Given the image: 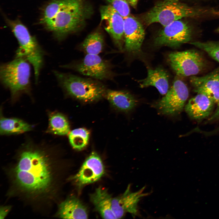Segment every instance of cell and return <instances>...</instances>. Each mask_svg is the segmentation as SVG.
<instances>
[{
  "mask_svg": "<svg viewBox=\"0 0 219 219\" xmlns=\"http://www.w3.org/2000/svg\"><path fill=\"white\" fill-rule=\"evenodd\" d=\"M0 133L2 135H17L29 131L32 125L24 120L16 118H6L1 114Z\"/></svg>",
  "mask_w": 219,
  "mask_h": 219,
  "instance_id": "21",
  "label": "cell"
},
{
  "mask_svg": "<svg viewBox=\"0 0 219 219\" xmlns=\"http://www.w3.org/2000/svg\"><path fill=\"white\" fill-rule=\"evenodd\" d=\"M19 46L16 57L26 59L33 66L35 81L37 83L43 65L44 52L36 39L31 35L27 28L19 20H7Z\"/></svg>",
  "mask_w": 219,
  "mask_h": 219,
  "instance_id": "5",
  "label": "cell"
},
{
  "mask_svg": "<svg viewBox=\"0 0 219 219\" xmlns=\"http://www.w3.org/2000/svg\"><path fill=\"white\" fill-rule=\"evenodd\" d=\"M92 11L83 0H52L45 7L40 23L61 40L80 29Z\"/></svg>",
  "mask_w": 219,
  "mask_h": 219,
  "instance_id": "2",
  "label": "cell"
},
{
  "mask_svg": "<svg viewBox=\"0 0 219 219\" xmlns=\"http://www.w3.org/2000/svg\"><path fill=\"white\" fill-rule=\"evenodd\" d=\"M188 96L189 91L186 84L182 80L176 79L165 96L157 103L156 107L163 114L175 115L183 110Z\"/></svg>",
  "mask_w": 219,
  "mask_h": 219,
  "instance_id": "10",
  "label": "cell"
},
{
  "mask_svg": "<svg viewBox=\"0 0 219 219\" xmlns=\"http://www.w3.org/2000/svg\"><path fill=\"white\" fill-rule=\"evenodd\" d=\"M138 81L140 87L154 86L162 95H165L169 90V75L165 70L160 68H149L147 77Z\"/></svg>",
  "mask_w": 219,
  "mask_h": 219,
  "instance_id": "19",
  "label": "cell"
},
{
  "mask_svg": "<svg viewBox=\"0 0 219 219\" xmlns=\"http://www.w3.org/2000/svg\"><path fill=\"white\" fill-rule=\"evenodd\" d=\"M105 97L114 107L125 112L133 109L137 103L131 94L123 91L107 89Z\"/></svg>",
  "mask_w": 219,
  "mask_h": 219,
  "instance_id": "20",
  "label": "cell"
},
{
  "mask_svg": "<svg viewBox=\"0 0 219 219\" xmlns=\"http://www.w3.org/2000/svg\"><path fill=\"white\" fill-rule=\"evenodd\" d=\"M59 86L68 95L85 102H93L105 96L107 89L98 80L54 71Z\"/></svg>",
  "mask_w": 219,
  "mask_h": 219,
  "instance_id": "3",
  "label": "cell"
},
{
  "mask_svg": "<svg viewBox=\"0 0 219 219\" xmlns=\"http://www.w3.org/2000/svg\"><path fill=\"white\" fill-rule=\"evenodd\" d=\"M10 206H5L1 207L0 210V218L4 219L7 215L11 209Z\"/></svg>",
  "mask_w": 219,
  "mask_h": 219,
  "instance_id": "27",
  "label": "cell"
},
{
  "mask_svg": "<svg viewBox=\"0 0 219 219\" xmlns=\"http://www.w3.org/2000/svg\"><path fill=\"white\" fill-rule=\"evenodd\" d=\"M104 45L103 35L96 31L89 35L79 45V48L86 54L98 55L103 51Z\"/></svg>",
  "mask_w": 219,
  "mask_h": 219,
  "instance_id": "23",
  "label": "cell"
},
{
  "mask_svg": "<svg viewBox=\"0 0 219 219\" xmlns=\"http://www.w3.org/2000/svg\"><path fill=\"white\" fill-rule=\"evenodd\" d=\"M215 103L206 96L197 94L185 106V110L192 119L200 120L208 117Z\"/></svg>",
  "mask_w": 219,
  "mask_h": 219,
  "instance_id": "16",
  "label": "cell"
},
{
  "mask_svg": "<svg viewBox=\"0 0 219 219\" xmlns=\"http://www.w3.org/2000/svg\"><path fill=\"white\" fill-rule=\"evenodd\" d=\"M89 132L86 129L81 128L71 131L68 135L69 142L72 147L77 150H81L87 145Z\"/></svg>",
  "mask_w": 219,
  "mask_h": 219,
  "instance_id": "24",
  "label": "cell"
},
{
  "mask_svg": "<svg viewBox=\"0 0 219 219\" xmlns=\"http://www.w3.org/2000/svg\"><path fill=\"white\" fill-rule=\"evenodd\" d=\"M48 126L46 131L48 133L58 135H64L69 133L70 126L68 120L58 112L48 113Z\"/></svg>",
  "mask_w": 219,
  "mask_h": 219,
  "instance_id": "22",
  "label": "cell"
},
{
  "mask_svg": "<svg viewBox=\"0 0 219 219\" xmlns=\"http://www.w3.org/2000/svg\"><path fill=\"white\" fill-rule=\"evenodd\" d=\"M202 12L179 0H164L157 3L147 12L144 20L148 25L158 23L164 27L183 18L200 16Z\"/></svg>",
  "mask_w": 219,
  "mask_h": 219,
  "instance_id": "6",
  "label": "cell"
},
{
  "mask_svg": "<svg viewBox=\"0 0 219 219\" xmlns=\"http://www.w3.org/2000/svg\"><path fill=\"white\" fill-rule=\"evenodd\" d=\"M61 67L97 80H112L115 76L110 61L98 55L86 54L81 60Z\"/></svg>",
  "mask_w": 219,
  "mask_h": 219,
  "instance_id": "7",
  "label": "cell"
},
{
  "mask_svg": "<svg viewBox=\"0 0 219 219\" xmlns=\"http://www.w3.org/2000/svg\"><path fill=\"white\" fill-rule=\"evenodd\" d=\"M190 44L205 51L219 62V41L192 42Z\"/></svg>",
  "mask_w": 219,
  "mask_h": 219,
  "instance_id": "25",
  "label": "cell"
},
{
  "mask_svg": "<svg viewBox=\"0 0 219 219\" xmlns=\"http://www.w3.org/2000/svg\"><path fill=\"white\" fill-rule=\"evenodd\" d=\"M192 36L190 27L186 23L178 20L164 26L159 31L154 40V43L158 47H178L190 41Z\"/></svg>",
  "mask_w": 219,
  "mask_h": 219,
  "instance_id": "9",
  "label": "cell"
},
{
  "mask_svg": "<svg viewBox=\"0 0 219 219\" xmlns=\"http://www.w3.org/2000/svg\"><path fill=\"white\" fill-rule=\"evenodd\" d=\"M123 18L125 49L130 53L139 52L145 36L144 28L134 17L129 16Z\"/></svg>",
  "mask_w": 219,
  "mask_h": 219,
  "instance_id": "15",
  "label": "cell"
},
{
  "mask_svg": "<svg viewBox=\"0 0 219 219\" xmlns=\"http://www.w3.org/2000/svg\"><path fill=\"white\" fill-rule=\"evenodd\" d=\"M217 104V109L214 113L209 118V120L212 121L219 119V103Z\"/></svg>",
  "mask_w": 219,
  "mask_h": 219,
  "instance_id": "28",
  "label": "cell"
},
{
  "mask_svg": "<svg viewBox=\"0 0 219 219\" xmlns=\"http://www.w3.org/2000/svg\"><path fill=\"white\" fill-rule=\"evenodd\" d=\"M130 187L131 185H128L124 193L112 198V210L116 219L122 218L128 213L133 217L138 216L139 201L141 198L150 194L149 193H144L145 186L134 192L131 191Z\"/></svg>",
  "mask_w": 219,
  "mask_h": 219,
  "instance_id": "11",
  "label": "cell"
},
{
  "mask_svg": "<svg viewBox=\"0 0 219 219\" xmlns=\"http://www.w3.org/2000/svg\"><path fill=\"white\" fill-rule=\"evenodd\" d=\"M100 13L101 21L105 30L117 47L122 50L124 36L123 17L109 5L101 7Z\"/></svg>",
  "mask_w": 219,
  "mask_h": 219,
  "instance_id": "13",
  "label": "cell"
},
{
  "mask_svg": "<svg viewBox=\"0 0 219 219\" xmlns=\"http://www.w3.org/2000/svg\"><path fill=\"white\" fill-rule=\"evenodd\" d=\"M30 139L22 144L15 177L20 187L30 192L46 191L50 186L52 175L48 148Z\"/></svg>",
  "mask_w": 219,
  "mask_h": 219,
  "instance_id": "1",
  "label": "cell"
},
{
  "mask_svg": "<svg viewBox=\"0 0 219 219\" xmlns=\"http://www.w3.org/2000/svg\"><path fill=\"white\" fill-rule=\"evenodd\" d=\"M59 216L65 219H87V209L76 197L72 196L62 202L59 205Z\"/></svg>",
  "mask_w": 219,
  "mask_h": 219,
  "instance_id": "18",
  "label": "cell"
},
{
  "mask_svg": "<svg viewBox=\"0 0 219 219\" xmlns=\"http://www.w3.org/2000/svg\"><path fill=\"white\" fill-rule=\"evenodd\" d=\"M168 59L172 68L179 76L196 75L205 66L201 54L194 50L172 52L169 54Z\"/></svg>",
  "mask_w": 219,
  "mask_h": 219,
  "instance_id": "8",
  "label": "cell"
},
{
  "mask_svg": "<svg viewBox=\"0 0 219 219\" xmlns=\"http://www.w3.org/2000/svg\"><path fill=\"white\" fill-rule=\"evenodd\" d=\"M104 167L99 156L92 152L85 159L78 172L71 180L79 187L99 180L104 173Z\"/></svg>",
  "mask_w": 219,
  "mask_h": 219,
  "instance_id": "12",
  "label": "cell"
},
{
  "mask_svg": "<svg viewBox=\"0 0 219 219\" xmlns=\"http://www.w3.org/2000/svg\"><path fill=\"white\" fill-rule=\"evenodd\" d=\"M123 18L129 16L130 9L127 0H106Z\"/></svg>",
  "mask_w": 219,
  "mask_h": 219,
  "instance_id": "26",
  "label": "cell"
},
{
  "mask_svg": "<svg viewBox=\"0 0 219 219\" xmlns=\"http://www.w3.org/2000/svg\"><path fill=\"white\" fill-rule=\"evenodd\" d=\"M30 64L25 58L15 57L12 61L1 65L0 81L9 90L12 101L17 100L22 94L30 93Z\"/></svg>",
  "mask_w": 219,
  "mask_h": 219,
  "instance_id": "4",
  "label": "cell"
},
{
  "mask_svg": "<svg viewBox=\"0 0 219 219\" xmlns=\"http://www.w3.org/2000/svg\"><path fill=\"white\" fill-rule=\"evenodd\" d=\"M90 198L95 209L103 218L116 219L112 210L113 197L107 189L99 187L90 195Z\"/></svg>",
  "mask_w": 219,
  "mask_h": 219,
  "instance_id": "17",
  "label": "cell"
},
{
  "mask_svg": "<svg viewBox=\"0 0 219 219\" xmlns=\"http://www.w3.org/2000/svg\"><path fill=\"white\" fill-rule=\"evenodd\" d=\"M216 32L218 33H219V26L216 29Z\"/></svg>",
  "mask_w": 219,
  "mask_h": 219,
  "instance_id": "29",
  "label": "cell"
},
{
  "mask_svg": "<svg viewBox=\"0 0 219 219\" xmlns=\"http://www.w3.org/2000/svg\"><path fill=\"white\" fill-rule=\"evenodd\" d=\"M193 91L207 96L215 104L219 103V67L207 75L190 77Z\"/></svg>",
  "mask_w": 219,
  "mask_h": 219,
  "instance_id": "14",
  "label": "cell"
}]
</instances>
